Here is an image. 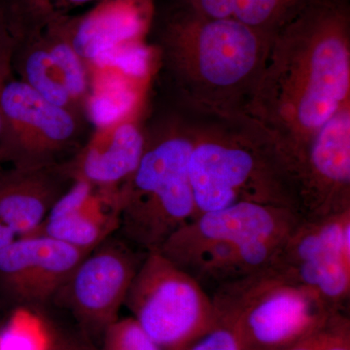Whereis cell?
<instances>
[{
	"label": "cell",
	"instance_id": "cell-14",
	"mask_svg": "<svg viewBox=\"0 0 350 350\" xmlns=\"http://www.w3.org/2000/svg\"><path fill=\"white\" fill-rule=\"evenodd\" d=\"M119 188L73 181L31 236L48 237L91 252L119 231Z\"/></svg>",
	"mask_w": 350,
	"mask_h": 350
},
{
	"label": "cell",
	"instance_id": "cell-6",
	"mask_svg": "<svg viewBox=\"0 0 350 350\" xmlns=\"http://www.w3.org/2000/svg\"><path fill=\"white\" fill-rule=\"evenodd\" d=\"M211 298L216 322L231 329L241 350H287L338 312L269 267L219 285Z\"/></svg>",
	"mask_w": 350,
	"mask_h": 350
},
{
	"label": "cell",
	"instance_id": "cell-23",
	"mask_svg": "<svg viewBox=\"0 0 350 350\" xmlns=\"http://www.w3.org/2000/svg\"><path fill=\"white\" fill-rule=\"evenodd\" d=\"M188 350H241L231 329L216 322V325Z\"/></svg>",
	"mask_w": 350,
	"mask_h": 350
},
{
	"label": "cell",
	"instance_id": "cell-5",
	"mask_svg": "<svg viewBox=\"0 0 350 350\" xmlns=\"http://www.w3.org/2000/svg\"><path fill=\"white\" fill-rule=\"evenodd\" d=\"M301 219L285 207L239 202L200 214L159 252L214 290L267 268Z\"/></svg>",
	"mask_w": 350,
	"mask_h": 350
},
{
	"label": "cell",
	"instance_id": "cell-13",
	"mask_svg": "<svg viewBox=\"0 0 350 350\" xmlns=\"http://www.w3.org/2000/svg\"><path fill=\"white\" fill-rule=\"evenodd\" d=\"M89 253L48 237L16 239L0 250V299L15 308H42Z\"/></svg>",
	"mask_w": 350,
	"mask_h": 350
},
{
	"label": "cell",
	"instance_id": "cell-11",
	"mask_svg": "<svg viewBox=\"0 0 350 350\" xmlns=\"http://www.w3.org/2000/svg\"><path fill=\"white\" fill-rule=\"evenodd\" d=\"M288 170L301 219L349 211L350 103L317 131Z\"/></svg>",
	"mask_w": 350,
	"mask_h": 350
},
{
	"label": "cell",
	"instance_id": "cell-12",
	"mask_svg": "<svg viewBox=\"0 0 350 350\" xmlns=\"http://www.w3.org/2000/svg\"><path fill=\"white\" fill-rule=\"evenodd\" d=\"M66 18L15 44L13 71L45 100L86 114L89 68L69 39Z\"/></svg>",
	"mask_w": 350,
	"mask_h": 350
},
{
	"label": "cell",
	"instance_id": "cell-4",
	"mask_svg": "<svg viewBox=\"0 0 350 350\" xmlns=\"http://www.w3.org/2000/svg\"><path fill=\"white\" fill-rule=\"evenodd\" d=\"M197 113L199 129L189 160L197 216L239 202L296 213L291 179L275 135L248 114Z\"/></svg>",
	"mask_w": 350,
	"mask_h": 350
},
{
	"label": "cell",
	"instance_id": "cell-17",
	"mask_svg": "<svg viewBox=\"0 0 350 350\" xmlns=\"http://www.w3.org/2000/svg\"><path fill=\"white\" fill-rule=\"evenodd\" d=\"M72 183L63 163L0 170V250L31 236Z\"/></svg>",
	"mask_w": 350,
	"mask_h": 350
},
{
	"label": "cell",
	"instance_id": "cell-8",
	"mask_svg": "<svg viewBox=\"0 0 350 350\" xmlns=\"http://www.w3.org/2000/svg\"><path fill=\"white\" fill-rule=\"evenodd\" d=\"M0 103L1 170L61 165L75 156L89 137L91 123L86 114L50 103L19 79L7 83Z\"/></svg>",
	"mask_w": 350,
	"mask_h": 350
},
{
	"label": "cell",
	"instance_id": "cell-16",
	"mask_svg": "<svg viewBox=\"0 0 350 350\" xmlns=\"http://www.w3.org/2000/svg\"><path fill=\"white\" fill-rule=\"evenodd\" d=\"M156 0H98L82 15L66 16L69 39L87 64L131 44L150 29Z\"/></svg>",
	"mask_w": 350,
	"mask_h": 350
},
{
	"label": "cell",
	"instance_id": "cell-10",
	"mask_svg": "<svg viewBox=\"0 0 350 350\" xmlns=\"http://www.w3.org/2000/svg\"><path fill=\"white\" fill-rule=\"evenodd\" d=\"M146 255L126 241L108 239L79 262L52 301L70 310L88 338H101L119 319Z\"/></svg>",
	"mask_w": 350,
	"mask_h": 350
},
{
	"label": "cell",
	"instance_id": "cell-18",
	"mask_svg": "<svg viewBox=\"0 0 350 350\" xmlns=\"http://www.w3.org/2000/svg\"><path fill=\"white\" fill-rule=\"evenodd\" d=\"M200 15L231 20L273 38L306 0H179Z\"/></svg>",
	"mask_w": 350,
	"mask_h": 350
},
{
	"label": "cell",
	"instance_id": "cell-2",
	"mask_svg": "<svg viewBox=\"0 0 350 350\" xmlns=\"http://www.w3.org/2000/svg\"><path fill=\"white\" fill-rule=\"evenodd\" d=\"M150 31L169 100L204 114L250 115L273 38L179 0L162 14L155 7Z\"/></svg>",
	"mask_w": 350,
	"mask_h": 350
},
{
	"label": "cell",
	"instance_id": "cell-20",
	"mask_svg": "<svg viewBox=\"0 0 350 350\" xmlns=\"http://www.w3.org/2000/svg\"><path fill=\"white\" fill-rule=\"evenodd\" d=\"M53 333L36 310L16 308L0 329V350H52Z\"/></svg>",
	"mask_w": 350,
	"mask_h": 350
},
{
	"label": "cell",
	"instance_id": "cell-24",
	"mask_svg": "<svg viewBox=\"0 0 350 350\" xmlns=\"http://www.w3.org/2000/svg\"><path fill=\"white\" fill-rule=\"evenodd\" d=\"M15 41L0 22V94L7 83L13 79V57Z\"/></svg>",
	"mask_w": 350,
	"mask_h": 350
},
{
	"label": "cell",
	"instance_id": "cell-19",
	"mask_svg": "<svg viewBox=\"0 0 350 350\" xmlns=\"http://www.w3.org/2000/svg\"><path fill=\"white\" fill-rule=\"evenodd\" d=\"M98 0H0V22L16 43L36 36L48 25Z\"/></svg>",
	"mask_w": 350,
	"mask_h": 350
},
{
	"label": "cell",
	"instance_id": "cell-22",
	"mask_svg": "<svg viewBox=\"0 0 350 350\" xmlns=\"http://www.w3.org/2000/svg\"><path fill=\"white\" fill-rule=\"evenodd\" d=\"M98 350H162L131 317L118 319L108 327Z\"/></svg>",
	"mask_w": 350,
	"mask_h": 350
},
{
	"label": "cell",
	"instance_id": "cell-15",
	"mask_svg": "<svg viewBox=\"0 0 350 350\" xmlns=\"http://www.w3.org/2000/svg\"><path fill=\"white\" fill-rule=\"evenodd\" d=\"M144 108L96 126L81 148L63 163L71 179L98 187H121L135 172L144 154Z\"/></svg>",
	"mask_w": 350,
	"mask_h": 350
},
{
	"label": "cell",
	"instance_id": "cell-3",
	"mask_svg": "<svg viewBox=\"0 0 350 350\" xmlns=\"http://www.w3.org/2000/svg\"><path fill=\"white\" fill-rule=\"evenodd\" d=\"M144 118L145 147L137 169L119 188L124 241L145 253L197 217L189 160L199 114L167 100Z\"/></svg>",
	"mask_w": 350,
	"mask_h": 350
},
{
	"label": "cell",
	"instance_id": "cell-25",
	"mask_svg": "<svg viewBox=\"0 0 350 350\" xmlns=\"http://www.w3.org/2000/svg\"><path fill=\"white\" fill-rule=\"evenodd\" d=\"M52 350H98L93 344L88 342L87 340H71V338H57L53 334Z\"/></svg>",
	"mask_w": 350,
	"mask_h": 350
},
{
	"label": "cell",
	"instance_id": "cell-21",
	"mask_svg": "<svg viewBox=\"0 0 350 350\" xmlns=\"http://www.w3.org/2000/svg\"><path fill=\"white\" fill-rule=\"evenodd\" d=\"M287 350H350V320L347 312H335L319 328Z\"/></svg>",
	"mask_w": 350,
	"mask_h": 350
},
{
	"label": "cell",
	"instance_id": "cell-1",
	"mask_svg": "<svg viewBox=\"0 0 350 350\" xmlns=\"http://www.w3.org/2000/svg\"><path fill=\"white\" fill-rule=\"evenodd\" d=\"M349 103V0H306L273 36L250 115L275 135L288 167Z\"/></svg>",
	"mask_w": 350,
	"mask_h": 350
},
{
	"label": "cell",
	"instance_id": "cell-7",
	"mask_svg": "<svg viewBox=\"0 0 350 350\" xmlns=\"http://www.w3.org/2000/svg\"><path fill=\"white\" fill-rule=\"evenodd\" d=\"M125 305L162 350H188L216 325L204 288L160 252L147 253Z\"/></svg>",
	"mask_w": 350,
	"mask_h": 350
},
{
	"label": "cell",
	"instance_id": "cell-9",
	"mask_svg": "<svg viewBox=\"0 0 350 350\" xmlns=\"http://www.w3.org/2000/svg\"><path fill=\"white\" fill-rule=\"evenodd\" d=\"M269 268L289 282L347 312L350 298V209L319 219H301Z\"/></svg>",
	"mask_w": 350,
	"mask_h": 350
}]
</instances>
